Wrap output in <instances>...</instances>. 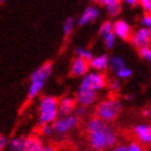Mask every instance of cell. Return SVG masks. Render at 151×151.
Returning a JSON list of instances; mask_svg holds the SVG:
<instances>
[{"instance_id":"5","label":"cell","mask_w":151,"mask_h":151,"mask_svg":"<svg viewBox=\"0 0 151 151\" xmlns=\"http://www.w3.org/2000/svg\"><path fill=\"white\" fill-rule=\"evenodd\" d=\"M107 85L106 77L101 71H88L85 76H83L80 82V88L93 90L95 92H99Z\"/></svg>"},{"instance_id":"10","label":"cell","mask_w":151,"mask_h":151,"mask_svg":"<svg viewBox=\"0 0 151 151\" xmlns=\"http://www.w3.org/2000/svg\"><path fill=\"white\" fill-rule=\"evenodd\" d=\"M90 62L84 58L76 56L70 64V73L73 77H83L88 73L90 69Z\"/></svg>"},{"instance_id":"9","label":"cell","mask_w":151,"mask_h":151,"mask_svg":"<svg viewBox=\"0 0 151 151\" xmlns=\"http://www.w3.org/2000/svg\"><path fill=\"white\" fill-rule=\"evenodd\" d=\"M136 139L142 145H151V125L148 123L136 124L133 129Z\"/></svg>"},{"instance_id":"25","label":"cell","mask_w":151,"mask_h":151,"mask_svg":"<svg viewBox=\"0 0 151 151\" xmlns=\"http://www.w3.org/2000/svg\"><path fill=\"white\" fill-rule=\"evenodd\" d=\"M40 132H41V134L43 136H45V137H50V136H52L53 134H55L52 124H43V125H41Z\"/></svg>"},{"instance_id":"26","label":"cell","mask_w":151,"mask_h":151,"mask_svg":"<svg viewBox=\"0 0 151 151\" xmlns=\"http://www.w3.org/2000/svg\"><path fill=\"white\" fill-rule=\"evenodd\" d=\"M108 88L112 93H118V92L121 90V83H120L119 79L116 78L114 80H111L109 83H108Z\"/></svg>"},{"instance_id":"36","label":"cell","mask_w":151,"mask_h":151,"mask_svg":"<svg viewBox=\"0 0 151 151\" xmlns=\"http://www.w3.org/2000/svg\"><path fill=\"white\" fill-rule=\"evenodd\" d=\"M124 98H125L126 101H132L133 98H134V96H133L132 94H126L125 96H124Z\"/></svg>"},{"instance_id":"3","label":"cell","mask_w":151,"mask_h":151,"mask_svg":"<svg viewBox=\"0 0 151 151\" xmlns=\"http://www.w3.org/2000/svg\"><path fill=\"white\" fill-rule=\"evenodd\" d=\"M60 116L58 99L54 96H42L38 105V121L40 125L52 124Z\"/></svg>"},{"instance_id":"32","label":"cell","mask_w":151,"mask_h":151,"mask_svg":"<svg viewBox=\"0 0 151 151\" xmlns=\"http://www.w3.org/2000/svg\"><path fill=\"white\" fill-rule=\"evenodd\" d=\"M110 151H126V145H114Z\"/></svg>"},{"instance_id":"16","label":"cell","mask_w":151,"mask_h":151,"mask_svg":"<svg viewBox=\"0 0 151 151\" xmlns=\"http://www.w3.org/2000/svg\"><path fill=\"white\" fill-rule=\"evenodd\" d=\"M101 4L106 8L108 14L110 16H116L119 14L121 6H120V0H101Z\"/></svg>"},{"instance_id":"31","label":"cell","mask_w":151,"mask_h":151,"mask_svg":"<svg viewBox=\"0 0 151 151\" xmlns=\"http://www.w3.org/2000/svg\"><path fill=\"white\" fill-rule=\"evenodd\" d=\"M9 142L10 140L6 138V136L1 134V135H0V150L2 151L3 149H6V147H8V145H9Z\"/></svg>"},{"instance_id":"28","label":"cell","mask_w":151,"mask_h":151,"mask_svg":"<svg viewBox=\"0 0 151 151\" xmlns=\"http://www.w3.org/2000/svg\"><path fill=\"white\" fill-rule=\"evenodd\" d=\"M126 151H144V149L138 142H129V145H126Z\"/></svg>"},{"instance_id":"20","label":"cell","mask_w":151,"mask_h":151,"mask_svg":"<svg viewBox=\"0 0 151 151\" xmlns=\"http://www.w3.org/2000/svg\"><path fill=\"white\" fill-rule=\"evenodd\" d=\"M103 40H104L105 47H107L108 50H111L114 47V42H116V35H114V32H111L109 34H106L105 36H103Z\"/></svg>"},{"instance_id":"13","label":"cell","mask_w":151,"mask_h":151,"mask_svg":"<svg viewBox=\"0 0 151 151\" xmlns=\"http://www.w3.org/2000/svg\"><path fill=\"white\" fill-rule=\"evenodd\" d=\"M109 60L110 58L108 57L107 54H101V55L94 56L90 60V67L92 70L103 73L107 68H109Z\"/></svg>"},{"instance_id":"11","label":"cell","mask_w":151,"mask_h":151,"mask_svg":"<svg viewBox=\"0 0 151 151\" xmlns=\"http://www.w3.org/2000/svg\"><path fill=\"white\" fill-rule=\"evenodd\" d=\"M113 32L116 38L122 40H129L133 35L131 26L123 19H119L113 23Z\"/></svg>"},{"instance_id":"37","label":"cell","mask_w":151,"mask_h":151,"mask_svg":"<svg viewBox=\"0 0 151 151\" xmlns=\"http://www.w3.org/2000/svg\"><path fill=\"white\" fill-rule=\"evenodd\" d=\"M4 1H6V0H0V2H1V3H3Z\"/></svg>"},{"instance_id":"1","label":"cell","mask_w":151,"mask_h":151,"mask_svg":"<svg viewBox=\"0 0 151 151\" xmlns=\"http://www.w3.org/2000/svg\"><path fill=\"white\" fill-rule=\"evenodd\" d=\"M88 144L94 151H106L116 145V134L108 122L94 116L86 123Z\"/></svg>"},{"instance_id":"8","label":"cell","mask_w":151,"mask_h":151,"mask_svg":"<svg viewBox=\"0 0 151 151\" xmlns=\"http://www.w3.org/2000/svg\"><path fill=\"white\" fill-rule=\"evenodd\" d=\"M96 99H97V92L79 86L78 92L76 94V101L79 106L90 107L96 101Z\"/></svg>"},{"instance_id":"38","label":"cell","mask_w":151,"mask_h":151,"mask_svg":"<svg viewBox=\"0 0 151 151\" xmlns=\"http://www.w3.org/2000/svg\"><path fill=\"white\" fill-rule=\"evenodd\" d=\"M92 1H98V2H99V1H101V0H92Z\"/></svg>"},{"instance_id":"19","label":"cell","mask_w":151,"mask_h":151,"mask_svg":"<svg viewBox=\"0 0 151 151\" xmlns=\"http://www.w3.org/2000/svg\"><path fill=\"white\" fill-rule=\"evenodd\" d=\"M73 27H75V21L73 17H68V19L64 22L63 24V34L65 37L70 36V34L73 32Z\"/></svg>"},{"instance_id":"12","label":"cell","mask_w":151,"mask_h":151,"mask_svg":"<svg viewBox=\"0 0 151 151\" xmlns=\"http://www.w3.org/2000/svg\"><path fill=\"white\" fill-rule=\"evenodd\" d=\"M76 104L77 101L76 98H73L71 96H64L58 101V111L60 116H68L73 114L76 110Z\"/></svg>"},{"instance_id":"30","label":"cell","mask_w":151,"mask_h":151,"mask_svg":"<svg viewBox=\"0 0 151 151\" xmlns=\"http://www.w3.org/2000/svg\"><path fill=\"white\" fill-rule=\"evenodd\" d=\"M86 108L88 107H84V106H78V107L76 108L75 110V114L78 118H81V116H84L85 114H86V112H88V110H86Z\"/></svg>"},{"instance_id":"2","label":"cell","mask_w":151,"mask_h":151,"mask_svg":"<svg viewBox=\"0 0 151 151\" xmlns=\"http://www.w3.org/2000/svg\"><path fill=\"white\" fill-rule=\"evenodd\" d=\"M51 73H52V64L51 63L42 64L40 67H38L37 69L32 71L30 75V79H29L28 91H27V98L29 101L37 97L39 93L43 90Z\"/></svg>"},{"instance_id":"6","label":"cell","mask_w":151,"mask_h":151,"mask_svg":"<svg viewBox=\"0 0 151 151\" xmlns=\"http://www.w3.org/2000/svg\"><path fill=\"white\" fill-rule=\"evenodd\" d=\"M79 123V118L75 113L68 114V116H60L53 123L54 133L56 135H65L70 131H73L77 127Z\"/></svg>"},{"instance_id":"29","label":"cell","mask_w":151,"mask_h":151,"mask_svg":"<svg viewBox=\"0 0 151 151\" xmlns=\"http://www.w3.org/2000/svg\"><path fill=\"white\" fill-rule=\"evenodd\" d=\"M146 13H151V0H138Z\"/></svg>"},{"instance_id":"35","label":"cell","mask_w":151,"mask_h":151,"mask_svg":"<svg viewBox=\"0 0 151 151\" xmlns=\"http://www.w3.org/2000/svg\"><path fill=\"white\" fill-rule=\"evenodd\" d=\"M43 151H56V150L52 146H45V147H43Z\"/></svg>"},{"instance_id":"34","label":"cell","mask_w":151,"mask_h":151,"mask_svg":"<svg viewBox=\"0 0 151 151\" xmlns=\"http://www.w3.org/2000/svg\"><path fill=\"white\" fill-rule=\"evenodd\" d=\"M121 1L127 3V4H129V6H135L136 3L138 2V0H121Z\"/></svg>"},{"instance_id":"18","label":"cell","mask_w":151,"mask_h":151,"mask_svg":"<svg viewBox=\"0 0 151 151\" xmlns=\"http://www.w3.org/2000/svg\"><path fill=\"white\" fill-rule=\"evenodd\" d=\"M125 65V62L122 57L120 56H112L109 60V69L112 71L113 73H116V71H119L120 69L124 68Z\"/></svg>"},{"instance_id":"14","label":"cell","mask_w":151,"mask_h":151,"mask_svg":"<svg viewBox=\"0 0 151 151\" xmlns=\"http://www.w3.org/2000/svg\"><path fill=\"white\" fill-rule=\"evenodd\" d=\"M99 15V11L97 10V8H95L93 6H88L86 9L83 11V13L81 14V16L78 19V25L79 26H84L86 24L94 22L95 19H97Z\"/></svg>"},{"instance_id":"17","label":"cell","mask_w":151,"mask_h":151,"mask_svg":"<svg viewBox=\"0 0 151 151\" xmlns=\"http://www.w3.org/2000/svg\"><path fill=\"white\" fill-rule=\"evenodd\" d=\"M25 140L26 137H19V136H16V137H13V138L10 139L9 145H8V149L9 151H24L25 148Z\"/></svg>"},{"instance_id":"15","label":"cell","mask_w":151,"mask_h":151,"mask_svg":"<svg viewBox=\"0 0 151 151\" xmlns=\"http://www.w3.org/2000/svg\"><path fill=\"white\" fill-rule=\"evenodd\" d=\"M43 147L41 140L36 136L26 137L24 151H43Z\"/></svg>"},{"instance_id":"23","label":"cell","mask_w":151,"mask_h":151,"mask_svg":"<svg viewBox=\"0 0 151 151\" xmlns=\"http://www.w3.org/2000/svg\"><path fill=\"white\" fill-rule=\"evenodd\" d=\"M138 52H139V56L142 57V60L151 63V45L138 49Z\"/></svg>"},{"instance_id":"4","label":"cell","mask_w":151,"mask_h":151,"mask_svg":"<svg viewBox=\"0 0 151 151\" xmlns=\"http://www.w3.org/2000/svg\"><path fill=\"white\" fill-rule=\"evenodd\" d=\"M122 106L116 98L109 97L101 101L95 107V116L110 123L119 116Z\"/></svg>"},{"instance_id":"21","label":"cell","mask_w":151,"mask_h":151,"mask_svg":"<svg viewBox=\"0 0 151 151\" xmlns=\"http://www.w3.org/2000/svg\"><path fill=\"white\" fill-rule=\"evenodd\" d=\"M76 54H77V56L81 57V58H84L86 60H90L93 58V54L92 52L88 49H85V47H78L77 50H76Z\"/></svg>"},{"instance_id":"27","label":"cell","mask_w":151,"mask_h":151,"mask_svg":"<svg viewBox=\"0 0 151 151\" xmlns=\"http://www.w3.org/2000/svg\"><path fill=\"white\" fill-rule=\"evenodd\" d=\"M142 26L151 29V13H146L142 19Z\"/></svg>"},{"instance_id":"24","label":"cell","mask_w":151,"mask_h":151,"mask_svg":"<svg viewBox=\"0 0 151 151\" xmlns=\"http://www.w3.org/2000/svg\"><path fill=\"white\" fill-rule=\"evenodd\" d=\"M113 32V23L109 22V21L104 22L101 25V27H99V34H101V37L105 36L106 34H109V32Z\"/></svg>"},{"instance_id":"7","label":"cell","mask_w":151,"mask_h":151,"mask_svg":"<svg viewBox=\"0 0 151 151\" xmlns=\"http://www.w3.org/2000/svg\"><path fill=\"white\" fill-rule=\"evenodd\" d=\"M129 40L133 45L137 49L149 47L151 44V29L140 27L133 34Z\"/></svg>"},{"instance_id":"33","label":"cell","mask_w":151,"mask_h":151,"mask_svg":"<svg viewBox=\"0 0 151 151\" xmlns=\"http://www.w3.org/2000/svg\"><path fill=\"white\" fill-rule=\"evenodd\" d=\"M142 114H144V116H146V118H151V108H146L145 110L142 111Z\"/></svg>"},{"instance_id":"22","label":"cell","mask_w":151,"mask_h":151,"mask_svg":"<svg viewBox=\"0 0 151 151\" xmlns=\"http://www.w3.org/2000/svg\"><path fill=\"white\" fill-rule=\"evenodd\" d=\"M132 69L131 68H129L127 66H125L124 68H122V69H120L119 71H116L114 75H116V77L118 79H121V80H125V79H129L132 77Z\"/></svg>"}]
</instances>
